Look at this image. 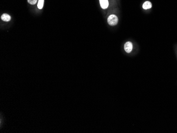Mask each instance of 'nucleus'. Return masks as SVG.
Here are the masks:
<instances>
[{"label": "nucleus", "instance_id": "1", "mask_svg": "<svg viewBox=\"0 0 177 133\" xmlns=\"http://www.w3.org/2000/svg\"><path fill=\"white\" fill-rule=\"evenodd\" d=\"M107 22L110 26H116L118 23V18L115 14H111L108 18Z\"/></svg>", "mask_w": 177, "mask_h": 133}, {"label": "nucleus", "instance_id": "2", "mask_svg": "<svg viewBox=\"0 0 177 133\" xmlns=\"http://www.w3.org/2000/svg\"><path fill=\"white\" fill-rule=\"evenodd\" d=\"M124 50L127 52V53H130L133 51V44L131 41H127L125 44H124Z\"/></svg>", "mask_w": 177, "mask_h": 133}, {"label": "nucleus", "instance_id": "3", "mask_svg": "<svg viewBox=\"0 0 177 133\" xmlns=\"http://www.w3.org/2000/svg\"><path fill=\"white\" fill-rule=\"evenodd\" d=\"M101 7L102 9H106L109 6V2L108 0H99Z\"/></svg>", "mask_w": 177, "mask_h": 133}, {"label": "nucleus", "instance_id": "4", "mask_svg": "<svg viewBox=\"0 0 177 133\" xmlns=\"http://www.w3.org/2000/svg\"><path fill=\"white\" fill-rule=\"evenodd\" d=\"M152 4L151 3V2L148 1H145L143 3V9H144V10L150 9L152 8Z\"/></svg>", "mask_w": 177, "mask_h": 133}, {"label": "nucleus", "instance_id": "5", "mask_svg": "<svg viewBox=\"0 0 177 133\" xmlns=\"http://www.w3.org/2000/svg\"><path fill=\"white\" fill-rule=\"evenodd\" d=\"M1 19L3 21H7V22H8V21H9L11 20V17L9 14L4 13V14L2 15Z\"/></svg>", "mask_w": 177, "mask_h": 133}, {"label": "nucleus", "instance_id": "6", "mask_svg": "<svg viewBox=\"0 0 177 133\" xmlns=\"http://www.w3.org/2000/svg\"><path fill=\"white\" fill-rule=\"evenodd\" d=\"M43 3H44V0H39L38 3V8L39 9H42L43 6Z\"/></svg>", "mask_w": 177, "mask_h": 133}, {"label": "nucleus", "instance_id": "7", "mask_svg": "<svg viewBox=\"0 0 177 133\" xmlns=\"http://www.w3.org/2000/svg\"><path fill=\"white\" fill-rule=\"evenodd\" d=\"M28 2L30 4L34 5L37 2V0H28Z\"/></svg>", "mask_w": 177, "mask_h": 133}]
</instances>
